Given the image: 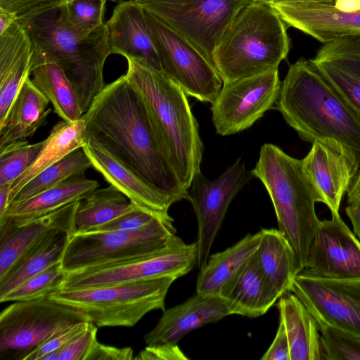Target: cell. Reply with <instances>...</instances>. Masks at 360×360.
<instances>
[{"instance_id":"11","label":"cell","mask_w":360,"mask_h":360,"mask_svg":"<svg viewBox=\"0 0 360 360\" xmlns=\"http://www.w3.org/2000/svg\"><path fill=\"white\" fill-rule=\"evenodd\" d=\"M145 11L162 71L188 96L213 103L223 86L213 62L184 37Z\"/></svg>"},{"instance_id":"27","label":"cell","mask_w":360,"mask_h":360,"mask_svg":"<svg viewBox=\"0 0 360 360\" xmlns=\"http://www.w3.org/2000/svg\"><path fill=\"white\" fill-rule=\"evenodd\" d=\"M49 103L32 83L30 76L27 77L0 124V149L32 136L46 122L51 111Z\"/></svg>"},{"instance_id":"18","label":"cell","mask_w":360,"mask_h":360,"mask_svg":"<svg viewBox=\"0 0 360 360\" xmlns=\"http://www.w3.org/2000/svg\"><path fill=\"white\" fill-rule=\"evenodd\" d=\"M92 163V167L138 207L160 220L173 224L169 209L173 202L155 189L129 167L121 162L95 141L87 139L82 147Z\"/></svg>"},{"instance_id":"3","label":"cell","mask_w":360,"mask_h":360,"mask_svg":"<svg viewBox=\"0 0 360 360\" xmlns=\"http://www.w3.org/2000/svg\"><path fill=\"white\" fill-rule=\"evenodd\" d=\"M125 74L141 94L161 145L188 191L200 172L203 144L185 91L162 70L132 59Z\"/></svg>"},{"instance_id":"21","label":"cell","mask_w":360,"mask_h":360,"mask_svg":"<svg viewBox=\"0 0 360 360\" xmlns=\"http://www.w3.org/2000/svg\"><path fill=\"white\" fill-rule=\"evenodd\" d=\"M311 60L360 117V36L343 37L324 43Z\"/></svg>"},{"instance_id":"42","label":"cell","mask_w":360,"mask_h":360,"mask_svg":"<svg viewBox=\"0 0 360 360\" xmlns=\"http://www.w3.org/2000/svg\"><path fill=\"white\" fill-rule=\"evenodd\" d=\"M90 321H84L63 327L44 342L25 356L23 360H40L46 354L58 350L83 332Z\"/></svg>"},{"instance_id":"9","label":"cell","mask_w":360,"mask_h":360,"mask_svg":"<svg viewBox=\"0 0 360 360\" xmlns=\"http://www.w3.org/2000/svg\"><path fill=\"white\" fill-rule=\"evenodd\" d=\"M84 321L82 312L48 297L16 301L0 313V359L23 360L58 329Z\"/></svg>"},{"instance_id":"49","label":"cell","mask_w":360,"mask_h":360,"mask_svg":"<svg viewBox=\"0 0 360 360\" xmlns=\"http://www.w3.org/2000/svg\"><path fill=\"white\" fill-rule=\"evenodd\" d=\"M334 5L340 10L354 11L360 10V0H333Z\"/></svg>"},{"instance_id":"51","label":"cell","mask_w":360,"mask_h":360,"mask_svg":"<svg viewBox=\"0 0 360 360\" xmlns=\"http://www.w3.org/2000/svg\"><path fill=\"white\" fill-rule=\"evenodd\" d=\"M253 2L263 3L271 6L289 1H321V2H331L333 3V0H251Z\"/></svg>"},{"instance_id":"34","label":"cell","mask_w":360,"mask_h":360,"mask_svg":"<svg viewBox=\"0 0 360 360\" xmlns=\"http://www.w3.org/2000/svg\"><path fill=\"white\" fill-rule=\"evenodd\" d=\"M136 208L139 207L116 187L97 188L79 201L75 214V233L98 228Z\"/></svg>"},{"instance_id":"37","label":"cell","mask_w":360,"mask_h":360,"mask_svg":"<svg viewBox=\"0 0 360 360\" xmlns=\"http://www.w3.org/2000/svg\"><path fill=\"white\" fill-rule=\"evenodd\" d=\"M65 274L61 261L56 262L10 291L0 298V302L29 301L46 298L61 289Z\"/></svg>"},{"instance_id":"23","label":"cell","mask_w":360,"mask_h":360,"mask_svg":"<svg viewBox=\"0 0 360 360\" xmlns=\"http://www.w3.org/2000/svg\"><path fill=\"white\" fill-rule=\"evenodd\" d=\"M307 176L332 212H338L345 193L359 171L342 152L315 141L302 160Z\"/></svg>"},{"instance_id":"26","label":"cell","mask_w":360,"mask_h":360,"mask_svg":"<svg viewBox=\"0 0 360 360\" xmlns=\"http://www.w3.org/2000/svg\"><path fill=\"white\" fill-rule=\"evenodd\" d=\"M230 314L250 318L264 315L278 300L259 269L255 255L224 289Z\"/></svg>"},{"instance_id":"28","label":"cell","mask_w":360,"mask_h":360,"mask_svg":"<svg viewBox=\"0 0 360 360\" xmlns=\"http://www.w3.org/2000/svg\"><path fill=\"white\" fill-rule=\"evenodd\" d=\"M290 345V360L323 359L318 324L294 293H285L277 304Z\"/></svg>"},{"instance_id":"6","label":"cell","mask_w":360,"mask_h":360,"mask_svg":"<svg viewBox=\"0 0 360 360\" xmlns=\"http://www.w3.org/2000/svg\"><path fill=\"white\" fill-rule=\"evenodd\" d=\"M58 10L24 27L34 50L45 53L63 69L84 114L105 86L103 67L110 55L108 27L104 23L86 37L76 36L60 22Z\"/></svg>"},{"instance_id":"10","label":"cell","mask_w":360,"mask_h":360,"mask_svg":"<svg viewBox=\"0 0 360 360\" xmlns=\"http://www.w3.org/2000/svg\"><path fill=\"white\" fill-rule=\"evenodd\" d=\"M184 37L212 61L217 44L251 0H134Z\"/></svg>"},{"instance_id":"4","label":"cell","mask_w":360,"mask_h":360,"mask_svg":"<svg viewBox=\"0 0 360 360\" xmlns=\"http://www.w3.org/2000/svg\"><path fill=\"white\" fill-rule=\"evenodd\" d=\"M264 185L273 204L278 230L290 245L297 274L307 266L309 250L320 219L315 203L322 199L302 168L279 147L264 144L252 170Z\"/></svg>"},{"instance_id":"44","label":"cell","mask_w":360,"mask_h":360,"mask_svg":"<svg viewBox=\"0 0 360 360\" xmlns=\"http://www.w3.org/2000/svg\"><path fill=\"white\" fill-rule=\"evenodd\" d=\"M188 358L178 344L147 345L134 359L137 360H187Z\"/></svg>"},{"instance_id":"17","label":"cell","mask_w":360,"mask_h":360,"mask_svg":"<svg viewBox=\"0 0 360 360\" xmlns=\"http://www.w3.org/2000/svg\"><path fill=\"white\" fill-rule=\"evenodd\" d=\"M286 25L322 43L348 36H360V10L345 11L333 3L289 1L271 6Z\"/></svg>"},{"instance_id":"52","label":"cell","mask_w":360,"mask_h":360,"mask_svg":"<svg viewBox=\"0 0 360 360\" xmlns=\"http://www.w3.org/2000/svg\"><path fill=\"white\" fill-rule=\"evenodd\" d=\"M110 1H113V2H117V1H118V2H119V1H121V0H110Z\"/></svg>"},{"instance_id":"2","label":"cell","mask_w":360,"mask_h":360,"mask_svg":"<svg viewBox=\"0 0 360 360\" xmlns=\"http://www.w3.org/2000/svg\"><path fill=\"white\" fill-rule=\"evenodd\" d=\"M276 104L301 139L331 146L360 170V117L311 59L300 58L289 67Z\"/></svg>"},{"instance_id":"13","label":"cell","mask_w":360,"mask_h":360,"mask_svg":"<svg viewBox=\"0 0 360 360\" xmlns=\"http://www.w3.org/2000/svg\"><path fill=\"white\" fill-rule=\"evenodd\" d=\"M252 177V171L246 169L240 159L213 181L201 172L194 176L186 200L191 203L197 217L199 269L207 262L230 202Z\"/></svg>"},{"instance_id":"45","label":"cell","mask_w":360,"mask_h":360,"mask_svg":"<svg viewBox=\"0 0 360 360\" xmlns=\"http://www.w3.org/2000/svg\"><path fill=\"white\" fill-rule=\"evenodd\" d=\"M134 352L131 347H116L101 344L98 340L90 349L86 360H132Z\"/></svg>"},{"instance_id":"40","label":"cell","mask_w":360,"mask_h":360,"mask_svg":"<svg viewBox=\"0 0 360 360\" xmlns=\"http://www.w3.org/2000/svg\"><path fill=\"white\" fill-rule=\"evenodd\" d=\"M61 0H0V13L23 27L39 17L58 8Z\"/></svg>"},{"instance_id":"22","label":"cell","mask_w":360,"mask_h":360,"mask_svg":"<svg viewBox=\"0 0 360 360\" xmlns=\"http://www.w3.org/2000/svg\"><path fill=\"white\" fill-rule=\"evenodd\" d=\"M229 315L223 298L195 292L184 302L165 309L155 328L143 339L147 345L177 344L193 330Z\"/></svg>"},{"instance_id":"46","label":"cell","mask_w":360,"mask_h":360,"mask_svg":"<svg viewBox=\"0 0 360 360\" xmlns=\"http://www.w3.org/2000/svg\"><path fill=\"white\" fill-rule=\"evenodd\" d=\"M262 360H290L288 338L282 322L279 321L276 336Z\"/></svg>"},{"instance_id":"38","label":"cell","mask_w":360,"mask_h":360,"mask_svg":"<svg viewBox=\"0 0 360 360\" xmlns=\"http://www.w3.org/2000/svg\"><path fill=\"white\" fill-rule=\"evenodd\" d=\"M44 141H18L0 149V186H11L38 156Z\"/></svg>"},{"instance_id":"35","label":"cell","mask_w":360,"mask_h":360,"mask_svg":"<svg viewBox=\"0 0 360 360\" xmlns=\"http://www.w3.org/2000/svg\"><path fill=\"white\" fill-rule=\"evenodd\" d=\"M90 167L92 163L83 148H77L30 180L13 201L30 198L72 176L84 174Z\"/></svg>"},{"instance_id":"41","label":"cell","mask_w":360,"mask_h":360,"mask_svg":"<svg viewBox=\"0 0 360 360\" xmlns=\"http://www.w3.org/2000/svg\"><path fill=\"white\" fill-rule=\"evenodd\" d=\"M97 328L89 322L83 332L60 349L43 356L40 360H86L90 349L97 341Z\"/></svg>"},{"instance_id":"50","label":"cell","mask_w":360,"mask_h":360,"mask_svg":"<svg viewBox=\"0 0 360 360\" xmlns=\"http://www.w3.org/2000/svg\"><path fill=\"white\" fill-rule=\"evenodd\" d=\"M10 186H0V219L4 216L9 205Z\"/></svg>"},{"instance_id":"1","label":"cell","mask_w":360,"mask_h":360,"mask_svg":"<svg viewBox=\"0 0 360 360\" xmlns=\"http://www.w3.org/2000/svg\"><path fill=\"white\" fill-rule=\"evenodd\" d=\"M95 141L173 203L187 198L139 90L126 75L106 84L82 116Z\"/></svg>"},{"instance_id":"12","label":"cell","mask_w":360,"mask_h":360,"mask_svg":"<svg viewBox=\"0 0 360 360\" xmlns=\"http://www.w3.org/2000/svg\"><path fill=\"white\" fill-rule=\"evenodd\" d=\"M197 261V242L187 244L176 236L166 247L152 254L66 273L61 289L86 288L166 276L178 278L190 272Z\"/></svg>"},{"instance_id":"7","label":"cell","mask_w":360,"mask_h":360,"mask_svg":"<svg viewBox=\"0 0 360 360\" xmlns=\"http://www.w3.org/2000/svg\"><path fill=\"white\" fill-rule=\"evenodd\" d=\"M176 278L170 276L79 289H60L53 301L82 312L97 327L136 324L147 313L165 310V301Z\"/></svg>"},{"instance_id":"16","label":"cell","mask_w":360,"mask_h":360,"mask_svg":"<svg viewBox=\"0 0 360 360\" xmlns=\"http://www.w3.org/2000/svg\"><path fill=\"white\" fill-rule=\"evenodd\" d=\"M330 219L320 220L311 243L305 270L321 278H360V242L341 219L332 212Z\"/></svg>"},{"instance_id":"32","label":"cell","mask_w":360,"mask_h":360,"mask_svg":"<svg viewBox=\"0 0 360 360\" xmlns=\"http://www.w3.org/2000/svg\"><path fill=\"white\" fill-rule=\"evenodd\" d=\"M32 164L11 186L9 203L30 180L87 141L84 120L61 121L55 124Z\"/></svg>"},{"instance_id":"20","label":"cell","mask_w":360,"mask_h":360,"mask_svg":"<svg viewBox=\"0 0 360 360\" xmlns=\"http://www.w3.org/2000/svg\"><path fill=\"white\" fill-rule=\"evenodd\" d=\"M79 201L21 224L0 223V278L24 253L51 233L63 232L70 236L75 233V214Z\"/></svg>"},{"instance_id":"48","label":"cell","mask_w":360,"mask_h":360,"mask_svg":"<svg viewBox=\"0 0 360 360\" xmlns=\"http://www.w3.org/2000/svg\"><path fill=\"white\" fill-rule=\"evenodd\" d=\"M360 200V170L347 190V203Z\"/></svg>"},{"instance_id":"43","label":"cell","mask_w":360,"mask_h":360,"mask_svg":"<svg viewBox=\"0 0 360 360\" xmlns=\"http://www.w3.org/2000/svg\"><path fill=\"white\" fill-rule=\"evenodd\" d=\"M157 218L153 214L136 208L124 213L92 231H134L152 223Z\"/></svg>"},{"instance_id":"33","label":"cell","mask_w":360,"mask_h":360,"mask_svg":"<svg viewBox=\"0 0 360 360\" xmlns=\"http://www.w3.org/2000/svg\"><path fill=\"white\" fill-rule=\"evenodd\" d=\"M69 237L66 233H52L24 253L0 278V298L32 276L61 261Z\"/></svg>"},{"instance_id":"8","label":"cell","mask_w":360,"mask_h":360,"mask_svg":"<svg viewBox=\"0 0 360 360\" xmlns=\"http://www.w3.org/2000/svg\"><path fill=\"white\" fill-rule=\"evenodd\" d=\"M173 224L156 219L134 231H92L68 238L61 264L66 273L126 262L157 252L176 236Z\"/></svg>"},{"instance_id":"14","label":"cell","mask_w":360,"mask_h":360,"mask_svg":"<svg viewBox=\"0 0 360 360\" xmlns=\"http://www.w3.org/2000/svg\"><path fill=\"white\" fill-rule=\"evenodd\" d=\"M281 84L278 69L224 83L211 103L216 132L228 136L250 127L276 104Z\"/></svg>"},{"instance_id":"47","label":"cell","mask_w":360,"mask_h":360,"mask_svg":"<svg viewBox=\"0 0 360 360\" xmlns=\"http://www.w3.org/2000/svg\"><path fill=\"white\" fill-rule=\"evenodd\" d=\"M345 212L351 220L354 233L360 238V200L348 203Z\"/></svg>"},{"instance_id":"29","label":"cell","mask_w":360,"mask_h":360,"mask_svg":"<svg viewBox=\"0 0 360 360\" xmlns=\"http://www.w3.org/2000/svg\"><path fill=\"white\" fill-rule=\"evenodd\" d=\"M31 80L53 105L63 120L74 122L84 115L77 94L63 69L45 53L34 50Z\"/></svg>"},{"instance_id":"5","label":"cell","mask_w":360,"mask_h":360,"mask_svg":"<svg viewBox=\"0 0 360 360\" xmlns=\"http://www.w3.org/2000/svg\"><path fill=\"white\" fill-rule=\"evenodd\" d=\"M286 28L271 5L252 1L244 7L213 51L223 84L278 69L290 49Z\"/></svg>"},{"instance_id":"30","label":"cell","mask_w":360,"mask_h":360,"mask_svg":"<svg viewBox=\"0 0 360 360\" xmlns=\"http://www.w3.org/2000/svg\"><path fill=\"white\" fill-rule=\"evenodd\" d=\"M261 238L260 231L248 234L224 251L210 255L200 269L195 292L219 296L240 269L255 255Z\"/></svg>"},{"instance_id":"39","label":"cell","mask_w":360,"mask_h":360,"mask_svg":"<svg viewBox=\"0 0 360 360\" xmlns=\"http://www.w3.org/2000/svg\"><path fill=\"white\" fill-rule=\"evenodd\" d=\"M321 341L325 360H360V338L321 325Z\"/></svg>"},{"instance_id":"31","label":"cell","mask_w":360,"mask_h":360,"mask_svg":"<svg viewBox=\"0 0 360 360\" xmlns=\"http://www.w3.org/2000/svg\"><path fill=\"white\" fill-rule=\"evenodd\" d=\"M260 233L255 257L259 269L279 300L290 291L297 274L294 252L278 229H262Z\"/></svg>"},{"instance_id":"36","label":"cell","mask_w":360,"mask_h":360,"mask_svg":"<svg viewBox=\"0 0 360 360\" xmlns=\"http://www.w3.org/2000/svg\"><path fill=\"white\" fill-rule=\"evenodd\" d=\"M106 1L61 0L58 20L76 36L86 37L104 24Z\"/></svg>"},{"instance_id":"19","label":"cell","mask_w":360,"mask_h":360,"mask_svg":"<svg viewBox=\"0 0 360 360\" xmlns=\"http://www.w3.org/2000/svg\"><path fill=\"white\" fill-rule=\"evenodd\" d=\"M110 54L162 70L145 10L134 0L120 1L105 23Z\"/></svg>"},{"instance_id":"24","label":"cell","mask_w":360,"mask_h":360,"mask_svg":"<svg viewBox=\"0 0 360 360\" xmlns=\"http://www.w3.org/2000/svg\"><path fill=\"white\" fill-rule=\"evenodd\" d=\"M34 54L31 39L18 21L0 34V124L27 77Z\"/></svg>"},{"instance_id":"15","label":"cell","mask_w":360,"mask_h":360,"mask_svg":"<svg viewBox=\"0 0 360 360\" xmlns=\"http://www.w3.org/2000/svg\"><path fill=\"white\" fill-rule=\"evenodd\" d=\"M314 317L325 325L360 338V278L338 280L312 276L303 270L290 288Z\"/></svg>"},{"instance_id":"25","label":"cell","mask_w":360,"mask_h":360,"mask_svg":"<svg viewBox=\"0 0 360 360\" xmlns=\"http://www.w3.org/2000/svg\"><path fill=\"white\" fill-rule=\"evenodd\" d=\"M98 182L84 174L72 176L58 185L22 201L9 203L0 223L21 224L73 202L85 199Z\"/></svg>"}]
</instances>
